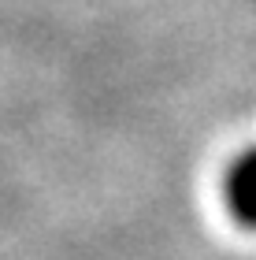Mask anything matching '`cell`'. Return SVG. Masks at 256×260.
Instances as JSON below:
<instances>
[{
	"instance_id": "cell-1",
	"label": "cell",
	"mask_w": 256,
	"mask_h": 260,
	"mask_svg": "<svg viewBox=\"0 0 256 260\" xmlns=\"http://www.w3.org/2000/svg\"><path fill=\"white\" fill-rule=\"evenodd\" d=\"M227 205L238 223L256 227V149L241 152L227 171Z\"/></svg>"
}]
</instances>
